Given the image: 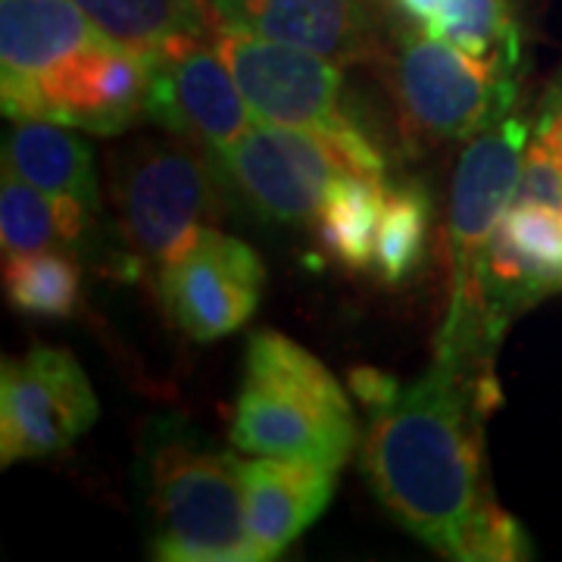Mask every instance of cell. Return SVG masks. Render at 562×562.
<instances>
[{
    "label": "cell",
    "mask_w": 562,
    "mask_h": 562,
    "mask_svg": "<svg viewBox=\"0 0 562 562\" xmlns=\"http://www.w3.org/2000/svg\"><path fill=\"white\" fill-rule=\"evenodd\" d=\"M491 372L441 347L428 372L372 409L360 469L372 494L416 541L462 562L475 516L491 501L484 435Z\"/></svg>",
    "instance_id": "cell-1"
},
{
    "label": "cell",
    "mask_w": 562,
    "mask_h": 562,
    "mask_svg": "<svg viewBox=\"0 0 562 562\" xmlns=\"http://www.w3.org/2000/svg\"><path fill=\"white\" fill-rule=\"evenodd\" d=\"M228 438L250 457L313 462L341 472L360 450V422L338 379L279 331L250 335Z\"/></svg>",
    "instance_id": "cell-2"
},
{
    "label": "cell",
    "mask_w": 562,
    "mask_h": 562,
    "mask_svg": "<svg viewBox=\"0 0 562 562\" xmlns=\"http://www.w3.org/2000/svg\"><path fill=\"white\" fill-rule=\"evenodd\" d=\"M110 169L122 250L138 272H157L201 228L220 222L222 181L213 160L188 140H132L110 157Z\"/></svg>",
    "instance_id": "cell-3"
},
{
    "label": "cell",
    "mask_w": 562,
    "mask_h": 562,
    "mask_svg": "<svg viewBox=\"0 0 562 562\" xmlns=\"http://www.w3.org/2000/svg\"><path fill=\"white\" fill-rule=\"evenodd\" d=\"M154 557L166 562H262L247 531L241 460L166 441L147 465Z\"/></svg>",
    "instance_id": "cell-4"
},
{
    "label": "cell",
    "mask_w": 562,
    "mask_h": 562,
    "mask_svg": "<svg viewBox=\"0 0 562 562\" xmlns=\"http://www.w3.org/2000/svg\"><path fill=\"white\" fill-rule=\"evenodd\" d=\"M379 66L387 72L403 128L416 138L472 140L519 103V76H506L409 22L394 29Z\"/></svg>",
    "instance_id": "cell-5"
},
{
    "label": "cell",
    "mask_w": 562,
    "mask_h": 562,
    "mask_svg": "<svg viewBox=\"0 0 562 562\" xmlns=\"http://www.w3.org/2000/svg\"><path fill=\"white\" fill-rule=\"evenodd\" d=\"M225 198L257 220L301 225L316 220L325 191L347 166L316 132L257 122L241 138L210 157Z\"/></svg>",
    "instance_id": "cell-6"
},
{
    "label": "cell",
    "mask_w": 562,
    "mask_h": 562,
    "mask_svg": "<svg viewBox=\"0 0 562 562\" xmlns=\"http://www.w3.org/2000/svg\"><path fill=\"white\" fill-rule=\"evenodd\" d=\"M216 38L260 122L316 132L331 147L362 128L344 103V66L250 32L216 29Z\"/></svg>",
    "instance_id": "cell-7"
},
{
    "label": "cell",
    "mask_w": 562,
    "mask_h": 562,
    "mask_svg": "<svg viewBox=\"0 0 562 562\" xmlns=\"http://www.w3.org/2000/svg\"><path fill=\"white\" fill-rule=\"evenodd\" d=\"M101 403L81 362L60 347H32L0 366V462L47 460L98 422Z\"/></svg>",
    "instance_id": "cell-8"
},
{
    "label": "cell",
    "mask_w": 562,
    "mask_h": 562,
    "mask_svg": "<svg viewBox=\"0 0 562 562\" xmlns=\"http://www.w3.org/2000/svg\"><path fill=\"white\" fill-rule=\"evenodd\" d=\"M147 57L103 41L63 60L38 81L0 91L3 116L13 122L47 120L91 135H122L144 122Z\"/></svg>",
    "instance_id": "cell-9"
},
{
    "label": "cell",
    "mask_w": 562,
    "mask_h": 562,
    "mask_svg": "<svg viewBox=\"0 0 562 562\" xmlns=\"http://www.w3.org/2000/svg\"><path fill=\"white\" fill-rule=\"evenodd\" d=\"M166 319L198 344L235 335L254 319L266 269L250 244L206 225L154 272Z\"/></svg>",
    "instance_id": "cell-10"
},
{
    "label": "cell",
    "mask_w": 562,
    "mask_h": 562,
    "mask_svg": "<svg viewBox=\"0 0 562 562\" xmlns=\"http://www.w3.org/2000/svg\"><path fill=\"white\" fill-rule=\"evenodd\" d=\"M147 122L201 147L206 157L220 154L260 122L244 101L216 35L160 47L147 54Z\"/></svg>",
    "instance_id": "cell-11"
},
{
    "label": "cell",
    "mask_w": 562,
    "mask_h": 562,
    "mask_svg": "<svg viewBox=\"0 0 562 562\" xmlns=\"http://www.w3.org/2000/svg\"><path fill=\"white\" fill-rule=\"evenodd\" d=\"M528 140H531V128L519 116V110L484 128L482 135L465 140L450 188V213H447V257H450L447 313L460 310L484 244L491 241L494 228L513 206Z\"/></svg>",
    "instance_id": "cell-12"
},
{
    "label": "cell",
    "mask_w": 562,
    "mask_h": 562,
    "mask_svg": "<svg viewBox=\"0 0 562 562\" xmlns=\"http://www.w3.org/2000/svg\"><path fill=\"white\" fill-rule=\"evenodd\" d=\"M216 29L319 54L338 66H379L401 25L387 0H225Z\"/></svg>",
    "instance_id": "cell-13"
},
{
    "label": "cell",
    "mask_w": 562,
    "mask_h": 562,
    "mask_svg": "<svg viewBox=\"0 0 562 562\" xmlns=\"http://www.w3.org/2000/svg\"><path fill=\"white\" fill-rule=\"evenodd\" d=\"M338 472L313 462L260 457L241 462L247 531L260 560H279L335 497Z\"/></svg>",
    "instance_id": "cell-14"
},
{
    "label": "cell",
    "mask_w": 562,
    "mask_h": 562,
    "mask_svg": "<svg viewBox=\"0 0 562 562\" xmlns=\"http://www.w3.org/2000/svg\"><path fill=\"white\" fill-rule=\"evenodd\" d=\"M103 41L76 0H0V91L25 88Z\"/></svg>",
    "instance_id": "cell-15"
},
{
    "label": "cell",
    "mask_w": 562,
    "mask_h": 562,
    "mask_svg": "<svg viewBox=\"0 0 562 562\" xmlns=\"http://www.w3.org/2000/svg\"><path fill=\"white\" fill-rule=\"evenodd\" d=\"M101 213L72 198L41 191L3 169L0 179V247L3 257L29 250H66L85 257L98 247Z\"/></svg>",
    "instance_id": "cell-16"
},
{
    "label": "cell",
    "mask_w": 562,
    "mask_h": 562,
    "mask_svg": "<svg viewBox=\"0 0 562 562\" xmlns=\"http://www.w3.org/2000/svg\"><path fill=\"white\" fill-rule=\"evenodd\" d=\"M3 169L41 191L72 198L88 210L103 213L94 150L88 140L69 132V125L47 120L13 122L3 138Z\"/></svg>",
    "instance_id": "cell-17"
},
{
    "label": "cell",
    "mask_w": 562,
    "mask_h": 562,
    "mask_svg": "<svg viewBox=\"0 0 562 562\" xmlns=\"http://www.w3.org/2000/svg\"><path fill=\"white\" fill-rule=\"evenodd\" d=\"M110 41L154 54L176 41L216 35L210 0H76Z\"/></svg>",
    "instance_id": "cell-18"
},
{
    "label": "cell",
    "mask_w": 562,
    "mask_h": 562,
    "mask_svg": "<svg viewBox=\"0 0 562 562\" xmlns=\"http://www.w3.org/2000/svg\"><path fill=\"white\" fill-rule=\"evenodd\" d=\"M382 181L366 179L357 172H341L325 191L316 222H319V238L328 247L335 260L362 272L372 269L375 262V238H379V222L384 206Z\"/></svg>",
    "instance_id": "cell-19"
},
{
    "label": "cell",
    "mask_w": 562,
    "mask_h": 562,
    "mask_svg": "<svg viewBox=\"0 0 562 562\" xmlns=\"http://www.w3.org/2000/svg\"><path fill=\"white\" fill-rule=\"evenodd\" d=\"M428 32L506 76H519L522 38L509 0H443Z\"/></svg>",
    "instance_id": "cell-20"
},
{
    "label": "cell",
    "mask_w": 562,
    "mask_h": 562,
    "mask_svg": "<svg viewBox=\"0 0 562 562\" xmlns=\"http://www.w3.org/2000/svg\"><path fill=\"white\" fill-rule=\"evenodd\" d=\"M3 288L20 313L66 319L81 303L79 257L66 250H29L3 257Z\"/></svg>",
    "instance_id": "cell-21"
},
{
    "label": "cell",
    "mask_w": 562,
    "mask_h": 562,
    "mask_svg": "<svg viewBox=\"0 0 562 562\" xmlns=\"http://www.w3.org/2000/svg\"><path fill=\"white\" fill-rule=\"evenodd\" d=\"M431 225V198L422 184H387L375 238V276L387 284L406 281L425 254Z\"/></svg>",
    "instance_id": "cell-22"
},
{
    "label": "cell",
    "mask_w": 562,
    "mask_h": 562,
    "mask_svg": "<svg viewBox=\"0 0 562 562\" xmlns=\"http://www.w3.org/2000/svg\"><path fill=\"white\" fill-rule=\"evenodd\" d=\"M531 557H535V547L528 541L522 525L494 501L484 503L465 538L462 562H509L531 560Z\"/></svg>",
    "instance_id": "cell-23"
},
{
    "label": "cell",
    "mask_w": 562,
    "mask_h": 562,
    "mask_svg": "<svg viewBox=\"0 0 562 562\" xmlns=\"http://www.w3.org/2000/svg\"><path fill=\"white\" fill-rule=\"evenodd\" d=\"M528 154H535L547 166H553L562 179V69L560 76L550 81V88L543 91L538 120L531 125Z\"/></svg>",
    "instance_id": "cell-24"
},
{
    "label": "cell",
    "mask_w": 562,
    "mask_h": 562,
    "mask_svg": "<svg viewBox=\"0 0 562 562\" xmlns=\"http://www.w3.org/2000/svg\"><path fill=\"white\" fill-rule=\"evenodd\" d=\"M350 391L366 406V413H372V409H382L394 401L401 394V384L379 369H353L350 372Z\"/></svg>",
    "instance_id": "cell-25"
},
{
    "label": "cell",
    "mask_w": 562,
    "mask_h": 562,
    "mask_svg": "<svg viewBox=\"0 0 562 562\" xmlns=\"http://www.w3.org/2000/svg\"><path fill=\"white\" fill-rule=\"evenodd\" d=\"M387 7L394 10L397 20L428 32L435 25V20H438V13H441L443 0H387Z\"/></svg>",
    "instance_id": "cell-26"
},
{
    "label": "cell",
    "mask_w": 562,
    "mask_h": 562,
    "mask_svg": "<svg viewBox=\"0 0 562 562\" xmlns=\"http://www.w3.org/2000/svg\"><path fill=\"white\" fill-rule=\"evenodd\" d=\"M210 3H213V7H220V3H225V0H210Z\"/></svg>",
    "instance_id": "cell-27"
}]
</instances>
